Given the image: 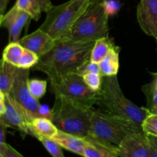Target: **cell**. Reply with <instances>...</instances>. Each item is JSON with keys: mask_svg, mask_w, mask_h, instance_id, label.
Wrapping results in <instances>:
<instances>
[{"mask_svg": "<svg viewBox=\"0 0 157 157\" xmlns=\"http://www.w3.org/2000/svg\"><path fill=\"white\" fill-rule=\"evenodd\" d=\"M113 46L114 44L110 39L109 36L97 40L91 50L90 60L93 62L99 64Z\"/></svg>", "mask_w": 157, "mask_h": 157, "instance_id": "21", "label": "cell"}, {"mask_svg": "<svg viewBox=\"0 0 157 157\" xmlns=\"http://www.w3.org/2000/svg\"><path fill=\"white\" fill-rule=\"evenodd\" d=\"M94 110V108L80 105L67 98L55 97L52 121L61 131L88 140Z\"/></svg>", "mask_w": 157, "mask_h": 157, "instance_id": "3", "label": "cell"}, {"mask_svg": "<svg viewBox=\"0 0 157 157\" xmlns=\"http://www.w3.org/2000/svg\"><path fill=\"white\" fill-rule=\"evenodd\" d=\"M141 131L142 128L132 123L101 110H94L91 120L90 138L87 140H95L116 149L128 135Z\"/></svg>", "mask_w": 157, "mask_h": 157, "instance_id": "5", "label": "cell"}, {"mask_svg": "<svg viewBox=\"0 0 157 157\" xmlns=\"http://www.w3.org/2000/svg\"><path fill=\"white\" fill-rule=\"evenodd\" d=\"M30 69L17 68L15 81L9 96L21 109L28 121L38 117V110L41 104L39 100L32 96L29 87Z\"/></svg>", "mask_w": 157, "mask_h": 157, "instance_id": "8", "label": "cell"}, {"mask_svg": "<svg viewBox=\"0 0 157 157\" xmlns=\"http://www.w3.org/2000/svg\"><path fill=\"white\" fill-rule=\"evenodd\" d=\"M30 16L26 12L20 10L15 6L0 17L1 27L8 29L9 42L18 41L23 28L25 26Z\"/></svg>", "mask_w": 157, "mask_h": 157, "instance_id": "12", "label": "cell"}, {"mask_svg": "<svg viewBox=\"0 0 157 157\" xmlns=\"http://www.w3.org/2000/svg\"><path fill=\"white\" fill-rule=\"evenodd\" d=\"M0 156L1 157H24L20 153H18L15 148L4 143L0 144Z\"/></svg>", "mask_w": 157, "mask_h": 157, "instance_id": "30", "label": "cell"}, {"mask_svg": "<svg viewBox=\"0 0 157 157\" xmlns=\"http://www.w3.org/2000/svg\"><path fill=\"white\" fill-rule=\"evenodd\" d=\"M38 140L41 143L45 150L52 157H65L62 151V147L52 138H40Z\"/></svg>", "mask_w": 157, "mask_h": 157, "instance_id": "25", "label": "cell"}, {"mask_svg": "<svg viewBox=\"0 0 157 157\" xmlns=\"http://www.w3.org/2000/svg\"><path fill=\"white\" fill-rule=\"evenodd\" d=\"M37 2L40 5V6H41L42 12H47L53 6V4L52 3L51 0H37Z\"/></svg>", "mask_w": 157, "mask_h": 157, "instance_id": "32", "label": "cell"}, {"mask_svg": "<svg viewBox=\"0 0 157 157\" xmlns=\"http://www.w3.org/2000/svg\"><path fill=\"white\" fill-rule=\"evenodd\" d=\"M150 142H151V141H150ZM149 157H157V147L152 142H151V149H150V154Z\"/></svg>", "mask_w": 157, "mask_h": 157, "instance_id": "34", "label": "cell"}, {"mask_svg": "<svg viewBox=\"0 0 157 157\" xmlns=\"http://www.w3.org/2000/svg\"><path fill=\"white\" fill-rule=\"evenodd\" d=\"M151 142L144 131L128 135L119 146L116 147L118 157H149Z\"/></svg>", "mask_w": 157, "mask_h": 157, "instance_id": "9", "label": "cell"}, {"mask_svg": "<svg viewBox=\"0 0 157 157\" xmlns=\"http://www.w3.org/2000/svg\"><path fill=\"white\" fill-rule=\"evenodd\" d=\"M149 138H150V141L154 144L155 146L157 147V137H155V136H149Z\"/></svg>", "mask_w": 157, "mask_h": 157, "instance_id": "35", "label": "cell"}, {"mask_svg": "<svg viewBox=\"0 0 157 157\" xmlns=\"http://www.w3.org/2000/svg\"><path fill=\"white\" fill-rule=\"evenodd\" d=\"M83 79L88 87L95 92H99L101 90L103 84V78L101 73H90L85 74L83 75Z\"/></svg>", "mask_w": 157, "mask_h": 157, "instance_id": "24", "label": "cell"}, {"mask_svg": "<svg viewBox=\"0 0 157 157\" xmlns=\"http://www.w3.org/2000/svg\"><path fill=\"white\" fill-rule=\"evenodd\" d=\"M50 88L55 97L67 98L76 104L93 108L97 104L99 92L88 87L83 77L77 73H70L57 78H49Z\"/></svg>", "mask_w": 157, "mask_h": 157, "instance_id": "7", "label": "cell"}, {"mask_svg": "<svg viewBox=\"0 0 157 157\" xmlns=\"http://www.w3.org/2000/svg\"><path fill=\"white\" fill-rule=\"evenodd\" d=\"M119 48L113 46L104 59L99 63L100 72L103 77L117 75L120 67Z\"/></svg>", "mask_w": 157, "mask_h": 157, "instance_id": "16", "label": "cell"}, {"mask_svg": "<svg viewBox=\"0 0 157 157\" xmlns=\"http://www.w3.org/2000/svg\"><path fill=\"white\" fill-rule=\"evenodd\" d=\"M91 0H69L53 6L46 12V18L40 29L54 39L60 40L67 35L75 23L85 12Z\"/></svg>", "mask_w": 157, "mask_h": 157, "instance_id": "6", "label": "cell"}, {"mask_svg": "<svg viewBox=\"0 0 157 157\" xmlns=\"http://www.w3.org/2000/svg\"><path fill=\"white\" fill-rule=\"evenodd\" d=\"M94 42L57 40L53 48L40 57L38 64L32 69L44 73L48 79L76 73L84 63L90 60Z\"/></svg>", "mask_w": 157, "mask_h": 157, "instance_id": "1", "label": "cell"}, {"mask_svg": "<svg viewBox=\"0 0 157 157\" xmlns=\"http://www.w3.org/2000/svg\"><path fill=\"white\" fill-rule=\"evenodd\" d=\"M38 117H44L52 121V108H50L48 106L43 105L40 106L38 110Z\"/></svg>", "mask_w": 157, "mask_h": 157, "instance_id": "31", "label": "cell"}, {"mask_svg": "<svg viewBox=\"0 0 157 157\" xmlns=\"http://www.w3.org/2000/svg\"><path fill=\"white\" fill-rule=\"evenodd\" d=\"M142 130L148 136L157 137V113H150L142 124Z\"/></svg>", "mask_w": 157, "mask_h": 157, "instance_id": "27", "label": "cell"}, {"mask_svg": "<svg viewBox=\"0 0 157 157\" xmlns=\"http://www.w3.org/2000/svg\"><path fill=\"white\" fill-rule=\"evenodd\" d=\"M153 79L142 86L141 90L147 100V107L150 113H157V71L152 73Z\"/></svg>", "mask_w": 157, "mask_h": 157, "instance_id": "20", "label": "cell"}, {"mask_svg": "<svg viewBox=\"0 0 157 157\" xmlns=\"http://www.w3.org/2000/svg\"><path fill=\"white\" fill-rule=\"evenodd\" d=\"M109 17L103 6V0H91L85 12L62 39L88 42L108 37Z\"/></svg>", "mask_w": 157, "mask_h": 157, "instance_id": "4", "label": "cell"}, {"mask_svg": "<svg viewBox=\"0 0 157 157\" xmlns=\"http://www.w3.org/2000/svg\"><path fill=\"white\" fill-rule=\"evenodd\" d=\"M97 104L102 111L125 120L140 128L144 121L150 113L147 107H138L124 95L117 75L103 78Z\"/></svg>", "mask_w": 157, "mask_h": 157, "instance_id": "2", "label": "cell"}, {"mask_svg": "<svg viewBox=\"0 0 157 157\" xmlns=\"http://www.w3.org/2000/svg\"><path fill=\"white\" fill-rule=\"evenodd\" d=\"M52 139L56 141L64 150L84 157L87 140L61 130H58V133Z\"/></svg>", "mask_w": 157, "mask_h": 157, "instance_id": "14", "label": "cell"}, {"mask_svg": "<svg viewBox=\"0 0 157 157\" xmlns=\"http://www.w3.org/2000/svg\"><path fill=\"white\" fill-rule=\"evenodd\" d=\"M18 67L1 60L0 64V91L9 94L13 86Z\"/></svg>", "mask_w": 157, "mask_h": 157, "instance_id": "17", "label": "cell"}, {"mask_svg": "<svg viewBox=\"0 0 157 157\" xmlns=\"http://www.w3.org/2000/svg\"><path fill=\"white\" fill-rule=\"evenodd\" d=\"M31 135L40 138H53L58 133V129L52 120L44 117H35L29 122Z\"/></svg>", "mask_w": 157, "mask_h": 157, "instance_id": "15", "label": "cell"}, {"mask_svg": "<svg viewBox=\"0 0 157 157\" xmlns=\"http://www.w3.org/2000/svg\"><path fill=\"white\" fill-rule=\"evenodd\" d=\"M6 110L0 115V121L8 127L18 130L21 134L31 135L29 121L24 112L9 94H6Z\"/></svg>", "mask_w": 157, "mask_h": 157, "instance_id": "10", "label": "cell"}, {"mask_svg": "<svg viewBox=\"0 0 157 157\" xmlns=\"http://www.w3.org/2000/svg\"><path fill=\"white\" fill-rule=\"evenodd\" d=\"M115 150L95 140H87L84 157H118Z\"/></svg>", "mask_w": 157, "mask_h": 157, "instance_id": "18", "label": "cell"}, {"mask_svg": "<svg viewBox=\"0 0 157 157\" xmlns=\"http://www.w3.org/2000/svg\"><path fill=\"white\" fill-rule=\"evenodd\" d=\"M136 18L146 35L157 38V0H140Z\"/></svg>", "mask_w": 157, "mask_h": 157, "instance_id": "11", "label": "cell"}, {"mask_svg": "<svg viewBox=\"0 0 157 157\" xmlns=\"http://www.w3.org/2000/svg\"><path fill=\"white\" fill-rule=\"evenodd\" d=\"M25 48L19 41H11L6 46L2 53V58L6 62L18 67L25 52Z\"/></svg>", "mask_w": 157, "mask_h": 157, "instance_id": "19", "label": "cell"}, {"mask_svg": "<svg viewBox=\"0 0 157 157\" xmlns=\"http://www.w3.org/2000/svg\"><path fill=\"white\" fill-rule=\"evenodd\" d=\"M8 127L3 122L0 121V144L6 143V131H7Z\"/></svg>", "mask_w": 157, "mask_h": 157, "instance_id": "33", "label": "cell"}, {"mask_svg": "<svg viewBox=\"0 0 157 157\" xmlns=\"http://www.w3.org/2000/svg\"><path fill=\"white\" fill-rule=\"evenodd\" d=\"M48 82L45 80L30 79L29 82V90L32 96L39 100L45 94L47 91Z\"/></svg>", "mask_w": 157, "mask_h": 157, "instance_id": "23", "label": "cell"}, {"mask_svg": "<svg viewBox=\"0 0 157 157\" xmlns=\"http://www.w3.org/2000/svg\"><path fill=\"white\" fill-rule=\"evenodd\" d=\"M15 6L26 12L32 19L38 21L41 18L42 10L37 0H17Z\"/></svg>", "mask_w": 157, "mask_h": 157, "instance_id": "22", "label": "cell"}, {"mask_svg": "<svg viewBox=\"0 0 157 157\" xmlns=\"http://www.w3.org/2000/svg\"><path fill=\"white\" fill-rule=\"evenodd\" d=\"M0 157H1V156H0Z\"/></svg>", "mask_w": 157, "mask_h": 157, "instance_id": "37", "label": "cell"}, {"mask_svg": "<svg viewBox=\"0 0 157 157\" xmlns=\"http://www.w3.org/2000/svg\"><path fill=\"white\" fill-rule=\"evenodd\" d=\"M90 72H95V73H101L100 72L99 64L97 63L93 62L90 60L87 61V62L84 63L78 71L76 73L78 75L83 76L84 75L87 73H90Z\"/></svg>", "mask_w": 157, "mask_h": 157, "instance_id": "29", "label": "cell"}, {"mask_svg": "<svg viewBox=\"0 0 157 157\" xmlns=\"http://www.w3.org/2000/svg\"><path fill=\"white\" fill-rule=\"evenodd\" d=\"M18 41L23 47L33 52L39 58L52 50L56 43V40L40 28L32 33L25 35Z\"/></svg>", "mask_w": 157, "mask_h": 157, "instance_id": "13", "label": "cell"}, {"mask_svg": "<svg viewBox=\"0 0 157 157\" xmlns=\"http://www.w3.org/2000/svg\"><path fill=\"white\" fill-rule=\"evenodd\" d=\"M103 6L109 16L116 15L121 9V3L117 0H103Z\"/></svg>", "mask_w": 157, "mask_h": 157, "instance_id": "28", "label": "cell"}, {"mask_svg": "<svg viewBox=\"0 0 157 157\" xmlns=\"http://www.w3.org/2000/svg\"><path fill=\"white\" fill-rule=\"evenodd\" d=\"M39 58H40L36 54L34 53L32 51L29 50V49L25 48L18 67V68L23 69L33 68L38 64V61H39Z\"/></svg>", "mask_w": 157, "mask_h": 157, "instance_id": "26", "label": "cell"}, {"mask_svg": "<svg viewBox=\"0 0 157 157\" xmlns=\"http://www.w3.org/2000/svg\"><path fill=\"white\" fill-rule=\"evenodd\" d=\"M156 44H157V38H156Z\"/></svg>", "mask_w": 157, "mask_h": 157, "instance_id": "36", "label": "cell"}]
</instances>
